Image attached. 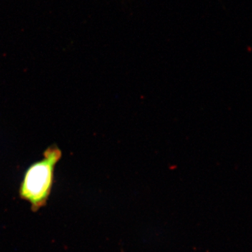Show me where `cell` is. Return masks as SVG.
Instances as JSON below:
<instances>
[{
    "label": "cell",
    "instance_id": "6da1fadb",
    "mask_svg": "<svg viewBox=\"0 0 252 252\" xmlns=\"http://www.w3.org/2000/svg\"><path fill=\"white\" fill-rule=\"evenodd\" d=\"M62 155L57 145L50 146L43 153L42 158L32 164L25 172L19 195L31 204L32 211L45 206L54 185L56 166Z\"/></svg>",
    "mask_w": 252,
    "mask_h": 252
}]
</instances>
